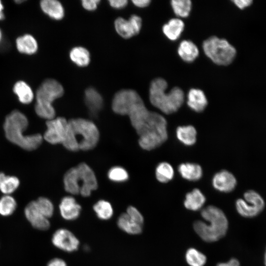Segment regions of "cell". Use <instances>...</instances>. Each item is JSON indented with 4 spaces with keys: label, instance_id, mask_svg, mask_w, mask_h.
Returning a JSON list of instances; mask_svg holds the SVG:
<instances>
[{
    "label": "cell",
    "instance_id": "6da1fadb",
    "mask_svg": "<svg viewBox=\"0 0 266 266\" xmlns=\"http://www.w3.org/2000/svg\"><path fill=\"white\" fill-rule=\"evenodd\" d=\"M126 115L139 136L138 143L142 149L152 150L166 140V119L158 113L149 111L138 94L129 106Z\"/></svg>",
    "mask_w": 266,
    "mask_h": 266
},
{
    "label": "cell",
    "instance_id": "7a4b0ae2",
    "mask_svg": "<svg viewBox=\"0 0 266 266\" xmlns=\"http://www.w3.org/2000/svg\"><path fill=\"white\" fill-rule=\"evenodd\" d=\"M68 130L62 144L67 150L87 151L94 148L99 139V132L91 121L83 118L72 119L68 121Z\"/></svg>",
    "mask_w": 266,
    "mask_h": 266
},
{
    "label": "cell",
    "instance_id": "3957f363",
    "mask_svg": "<svg viewBox=\"0 0 266 266\" xmlns=\"http://www.w3.org/2000/svg\"><path fill=\"white\" fill-rule=\"evenodd\" d=\"M29 124L27 117L19 110H15L5 118L3 129L6 138L22 149L32 151L41 144L43 136L40 133L26 135L23 133Z\"/></svg>",
    "mask_w": 266,
    "mask_h": 266
},
{
    "label": "cell",
    "instance_id": "277c9868",
    "mask_svg": "<svg viewBox=\"0 0 266 266\" xmlns=\"http://www.w3.org/2000/svg\"><path fill=\"white\" fill-rule=\"evenodd\" d=\"M200 214L204 220L209 223L197 220L194 223L193 228L203 241L213 242L226 235L229 223L226 216L221 209L214 205H209L201 210Z\"/></svg>",
    "mask_w": 266,
    "mask_h": 266
},
{
    "label": "cell",
    "instance_id": "5b68a950",
    "mask_svg": "<svg viewBox=\"0 0 266 266\" xmlns=\"http://www.w3.org/2000/svg\"><path fill=\"white\" fill-rule=\"evenodd\" d=\"M167 84L161 78L153 80L150 84L149 98L152 104L165 114L177 111L184 102V94L179 87L172 88L167 93Z\"/></svg>",
    "mask_w": 266,
    "mask_h": 266
},
{
    "label": "cell",
    "instance_id": "8992f818",
    "mask_svg": "<svg viewBox=\"0 0 266 266\" xmlns=\"http://www.w3.org/2000/svg\"><path fill=\"white\" fill-rule=\"evenodd\" d=\"M63 181L65 190L72 195L80 194L87 197L98 188L94 171L84 163L68 170L64 175Z\"/></svg>",
    "mask_w": 266,
    "mask_h": 266
},
{
    "label": "cell",
    "instance_id": "52a82bcc",
    "mask_svg": "<svg viewBox=\"0 0 266 266\" xmlns=\"http://www.w3.org/2000/svg\"><path fill=\"white\" fill-rule=\"evenodd\" d=\"M64 92L62 85L53 79L45 80L36 92L35 111L40 117L47 120L55 116V110L53 102L61 97Z\"/></svg>",
    "mask_w": 266,
    "mask_h": 266
},
{
    "label": "cell",
    "instance_id": "ba28073f",
    "mask_svg": "<svg viewBox=\"0 0 266 266\" xmlns=\"http://www.w3.org/2000/svg\"><path fill=\"white\" fill-rule=\"evenodd\" d=\"M202 47L206 55L218 65L230 64L236 54L235 48L227 40L215 36L205 40Z\"/></svg>",
    "mask_w": 266,
    "mask_h": 266
},
{
    "label": "cell",
    "instance_id": "9c48e42d",
    "mask_svg": "<svg viewBox=\"0 0 266 266\" xmlns=\"http://www.w3.org/2000/svg\"><path fill=\"white\" fill-rule=\"evenodd\" d=\"M244 199H239L235 201V207L238 213L245 218H253L258 216L264 210L265 202L263 197L254 190H248L244 193Z\"/></svg>",
    "mask_w": 266,
    "mask_h": 266
},
{
    "label": "cell",
    "instance_id": "30bf717a",
    "mask_svg": "<svg viewBox=\"0 0 266 266\" xmlns=\"http://www.w3.org/2000/svg\"><path fill=\"white\" fill-rule=\"evenodd\" d=\"M47 129L43 138L52 144H63L68 130V121L64 117H57L47 120Z\"/></svg>",
    "mask_w": 266,
    "mask_h": 266
},
{
    "label": "cell",
    "instance_id": "8fae6325",
    "mask_svg": "<svg viewBox=\"0 0 266 266\" xmlns=\"http://www.w3.org/2000/svg\"><path fill=\"white\" fill-rule=\"evenodd\" d=\"M51 240L56 247L68 252L77 250L79 244L76 236L65 229L57 230L53 234Z\"/></svg>",
    "mask_w": 266,
    "mask_h": 266
},
{
    "label": "cell",
    "instance_id": "7c38bea8",
    "mask_svg": "<svg viewBox=\"0 0 266 266\" xmlns=\"http://www.w3.org/2000/svg\"><path fill=\"white\" fill-rule=\"evenodd\" d=\"M24 215L32 226L41 231L48 230L50 226L48 218L43 216L37 209L35 201H30L24 209Z\"/></svg>",
    "mask_w": 266,
    "mask_h": 266
},
{
    "label": "cell",
    "instance_id": "4fadbf2b",
    "mask_svg": "<svg viewBox=\"0 0 266 266\" xmlns=\"http://www.w3.org/2000/svg\"><path fill=\"white\" fill-rule=\"evenodd\" d=\"M212 185L217 191L229 193L234 189L236 186V179L233 173L226 170L216 173L212 178Z\"/></svg>",
    "mask_w": 266,
    "mask_h": 266
},
{
    "label": "cell",
    "instance_id": "5bb4252c",
    "mask_svg": "<svg viewBox=\"0 0 266 266\" xmlns=\"http://www.w3.org/2000/svg\"><path fill=\"white\" fill-rule=\"evenodd\" d=\"M60 214L66 220H73L78 218L81 209L74 198L71 196L65 197L59 204Z\"/></svg>",
    "mask_w": 266,
    "mask_h": 266
},
{
    "label": "cell",
    "instance_id": "9a60e30c",
    "mask_svg": "<svg viewBox=\"0 0 266 266\" xmlns=\"http://www.w3.org/2000/svg\"><path fill=\"white\" fill-rule=\"evenodd\" d=\"M84 100L90 114L94 116L96 115L103 107L102 97L94 88L90 87L85 90Z\"/></svg>",
    "mask_w": 266,
    "mask_h": 266
},
{
    "label": "cell",
    "instance_id": "2e32d148",
    "mask_svg": "<svg viewBox=\"0 0 266 266\" xmlns=\"http://www.w3.org/2000/svg\"><path fill=\"white\" fill-rule=\"evenodd\" d=\"M187 104L196 112L202 111L207 104V100L203 92L198 89H191L187 95Z\"/></svg>",
    "mask_w": 266,
    "mask_h": 266
},
{
    "label": "cell",
    "instance_id": "e0dca14e",
    "mask_svg": "<svg viewBox=\"0 0 266 266\" xmlns=\"http://www.w3.org/2000/svg\"><path fill=\"white\" fill-rule=\"evenodd\" d=\"M40 6L44 13L54 20H61L64 16V7L58 0H42L40 2Z\"/></svg>",
    "mask_w": 266,
    "mask_h": 266
},
{
    "label": "cell",
    "instance_id": "ac0fdd59",
    "mask_svg": "<svg viewBox=\"0 0 266 266\" xmlns=\"http://www.w3.org/2000/svg\"><path fill=\"white\" fill-rule=\"evenodd\" d=\"M205 200L202 193L199 189H194L186 194L184 205L188 210L197 211L202 207Z\"/></svg>",
    "mask_w": 266,
    "mask_h": 266
},
{
    "label": "cell",
    "instance_id": "d6986e66",
    "mask_svg": "<svg viewBox=\"0 0 266 266\" xmlns=\"http://www.w3.org/2000/svg\"><path fill=\"white\" fill-rule=\"evenodd\" d=\"M178 170L183 178L189 181H197L202 175L201 166L195 163H182L178 166Z\"/></svg>",
    "mask_w": 266,
    "mask_h": 266
},
{
    "label": "cell",
    "instance_id": "ffe728a7",
    "mask_svg": "<svg viewBox=\"0 0 266 266\" xmlns=\"http://www.w3.org/2000/svg\"><path fill=\"white\" fill-rule=\"evenodd\" d=\"M16 47L21 53L32 55L37 50L38 44L35 38L31 34H26L19 36L16 40Z\"/></svg>",
    "mask_w": 266,
    "mask_h": 266
},
{
    "label": "cell",
    "instance_id": "44dd1931",
    "mask_svg": "<svg viewBox=\"0 0 266 266\" xmlns=\"http://www.w3.org/2000/svg\"><path fill=\"white\" fill-rule=\"evenodd\" d=\"M13 91L19 101L23 104H29L33 100L34 94L32 89L24 81L16 82L13 86Z\"/></svg>",
    "mask_w": 266,
    "mask_h": 266
},
{
    "label": "cell",
    "instance_id": "7402d4cb",
    "mask_svg": "<svg viewBox=\"0 0 266 266\" xmlns=\"http://www.w3.org/2000/svg\"><path fill=\"white\" fill-rule=\"evenodd\" d=\"M117 33L124 38H129L139 33L133 23L122 17L117 18L114 22Z\"/></svg>",
    "mask_w": 266,
    "mask_h": 266
},
{
    "label": "cell",
    "instance_id": "603a6c76",
    "mask_svg": "<svg viewBox=\"0 0 266 266\" xmlns=\"http://www.w3.org/2000/svg\"><path fill=\"white\" fill-rule=\"evenodd\" d=\"M197 134L196 129L191 125L179 126L176 130L178 140L187 146L195 144L197 140Z\"/></svg>",
    "mask_w": 266,
    "mask_h": 266
},
{
    "label": "cell",
    "instance_id": "cb8c5ba5",
    "mask_svg": "<svg viewBox=\"0 0 266 266\" xmlns=\"http://www.w3.org/2000/svg\"><path fill=\"white\" fill-rule=\"evenodd\" d=\"M178 53L184 61L192 62L198 57L199 49L191 41L183 40L179 46Z\"/></svg>",
    "mask_w": 266,
    "mask_h": 266
},
{
    "label": "cell",
    "instance_id": "d4e9b609",
    "mask_svg": "<svg viewBox=\"0 0 266 266\" xmlns=\"http://www.w3.org/2000/svg\"><path fill=\"white\" fill-rule=\"evenodd\" d=\"M184 28L183 22L179 19L174 18L163 27V31L170 40H176L181 34Z\"/></svg>",
    "mask_w": 266,
    "mask_h": 266
},
{
    "label": "cell",
    "instance_id": "484cf974",
    "mask_svg": "<svg viewBox=\"0 0 266 266\" xmlns=\"http://www.w3.org/2000/svg\"><path fill=\"white\" fill-rule=\"evenodd\" d=\"M117 225L122 230L131 234H139L142 230V225L131 219L126 213L122 214L119 217Z\"/></svg>",
    "mask_w": 266,
    "mask_h": 266
},
{
    "label": "cell",
    "instance_id": "4316f807",
    "mask_svg": "<svg viewBox=\"0 0 266 266\" xmlns=\"http://www.w3.org/2000/svg\"><path fill=\"white\" fill-rule=\"evenodd\" d=\"M70 60L77 66H86L90 62V54L84 47L77 46L73 47L69 52Z\"/></svg>",
    "mask_w": 266,
    "mask_h": 266
},
{
    "label": "cell",
    "instance_id": "83f0119b",
    "mask_svg": "<svg viewBox=\"0 0 266 266\" xmlns=\"http://www.w3.org/2000/svg\"><path fill=\"white\" fill-rule=\"evenodd\" d=\"M19 179L14 176L6 175L0 172V191L4 195H10L18 188Z\"/></svg>",
    "mask_w": 266,
    "mask_h": 266
},
{
    "label": "cell",
    "instance_id": "f1b7e54d",
    "mask_svg": "<svg viewBox=\"0 0 266 266\" xmlns=\"http://www.w3.org/2000/svg\"><path fill=\"white\" fill-rule=\"evenodd\" d=\"M174 174L172 166L167 162L160 163L156 168V177L161 183H166L171 180L174 176Z\"/></svg>",
    "mask_w": 266,
    "mask_h": 266
},
{
    "label": "cell",
    "instance_id": "f546056e",
    "mask_svg": "<svg viewBox=\"0 0 266 266\" xmlns=\"http://www.w3.org/2000/svg\"><path fill=\"white\" fill-rule=\"evenodd\" d=\"M16 200L10 195H4L0 199V215L8 217L11 215L17 208Z\"/></svg>",
    "mask_w": 266,
    "mask_h": 266
},
{
    "label": "cell",
    "instance_id": "4dcf8cb0",
    "mask_svg": "<svg viewBox=\"0 0 266 266\" xmlns=\"http://www.w3.org/2000/svg\"><path fill=\"white\" fill-rule=\"evenodd\" d=\"M185 259L190 266H204L206 262L205 255L194 248L186 251Z\"/></svg>",
    "mask_w": 266,
    "mask_h": 266
},
{
    "label": "cell",
    "instance_id": "1f68e13d",
    "mask_svg": "<svg viewBox=\"0 0 266 266\" xmlns=\"http://www.w3.org/2000/svg\"><path fill=\"white\" fill-rule=\"evenodd\" d=\"M93 209L97 217L101 220H108L113 215V208L107 201L100 200L93 206Z\"/></svg>",
    "mask_w": 266,
    "mask_h": 266
},
{
    "label": "cell",
    "instance_id": "d6a6232c",
    "mask_svg": "<svg viewBox=\"0 0 266 266\" xmlns=\"http://www.w3.org/2000/svg\"><path fill=\"white\" fill-rule=\"evenodd\" d=\"M171 5L177 16L186 17L190 13L192 3L190 0H172Z\"/></svg>",
    "mask_w": 266,
    "mask_h": 266
},
{
    "label": "cell",
    "instance_id": "836d02e7",
    "mask_svg": "<svg viewBox=\"0 0 266 266\" xmlns=\"http://www.w3.org/2000/svg\"><path fill=\"white\" fill-rule=\"evenodd\" d=\"M35 201L38 210L45 217L49 218L54 213V205L48 198L39 197Z\"/></svg>",
    "mask_w": 266,
    "mask_h": 266
},
{
    "label": "cell",
    "instance_id": "e575fe53",
    "mask_svg": "<svg viewBox=\"0 0 266 266\" xmlns=\"http://www.w3.org/2000/svg\"><path fill=\"white\" fill-rule=\"evenodd\" d=\"M108 178L114 182H122L126 181L129 178L127 171L121 166H114L108 172Z\"/></svg>",
    "mask_w": 266,
    "mask_h": 266
},
{
    "label": "cell",
    "instance_id": "d590c367",
    "mask_svg": "<svg viewBox=\"0 0 266 266\" xmlns=\"http://www.w3.org/2000/svg\"><path fill=\"white\" fill-rule=\"evenodd\" d=\"M126 213L133 220L142 225L144 222L143 217L135 207L130 206L127 208Z\"/></svg>",
    "mask_w": 266,
    "mask_h": 266
},
{
    "label": "cell",
    "instance_id": "8d00e7d4",
    "mask_svg": "<svg viewBox=\"0 0 266 266\" xmlns=\"http://www.w3.org/2000/svg\"><path fill=\"white\" fill-rule=\"evenodd\" d=\"M98 0H83L82 5L84 8L89 11L95 10L99 3Z\"/></svg>",
    "mask_w": 266,
    "mask_h": 266
},
{
    "label": "cell",
    "instance_id": "74e56055",
    "mask_svg": "<svg viewBox=\"0 0 266 266\" xmlns=\"http://www.w3.org/2000/svg\"><path fill=\"white\" fill-rule=\"evenodd\" d=\"M109 3L111 7L116 9H121L127 5L128 1L127 0H110Z\"/></svg>",
    "mask_w": 266,
    "mask_h": 266
},
{
    "label": "cell",
    "instance_id": "f35d334b",
    "mask_svg": "<svg viewBox=\"0 0 266 266\" xmlns=\"http://www.w3.org/2000/svg\"><path fill=\"white\" fill-rule=\"evenodd\" d=\"M232 1L240 9L249 7L253 3V1L251 0H234Z\"/></svg>",
    "mask_w": 266,
    "mask_h": 266
},
{
    "label": "cell",
    "instance_id": "ab89813d",
    "mask_svg": "<svg viewBox=\"0 0 266 266\" xmlns=\"http://www.w3.org/2000/svg\"><path fill=\"white\" fill-rule=\"evenodd\" d=\"M47 266H67V265L63 260L60 258H54L48 263Z\"/></svg>",
    "mask_w": 266,
    "mask_h": 266
},
{
    "label": "cell",
    "instance_id": "60d3db41",
    "mask_svg": "<svg viewBox=\"0 0 266 266\" xmlns=\"http://www.w3.org/2000/svg\"><path fill=\"white\" fill-rule=\"evenodd\" d=\"M216 266H240V263L235 258H232L226 263H220Z\"/></svg>",
    "mask_w": 266,
    "mask_h": 266
},
{
    "label": "cell",
    "instance_id": "b9f144b4",
    "mask_svg": "<svg viewBox=\"0 0 266 266\" xmlns=\"http://www.w3.org/2000/svg\"><path fill=\"white\" fill-rule=\"evenodd\" d=\"M133 3L136 6L139 7H145L148 6L150 0H133Z\"/></svg>",
    "mask_w": 266,
    "mask_h": 266
},
{
    "label": "cell",
    "instance_id": "7bdbcfd3",
    "mask_svg": "<svg viewBox=\"0 0 266 266\" xmlns=\"http://www.w3.org/2000/svg\"><path fill=\"white\" fill-rule=\"evenodd\" d=\"M3 5L0 0V20L3 19L4 14L3 13Z\"/></svg>",
    "mask_w": 266,
    "mask_h": 266
},
{
    "label": "cell",
    "instance_id": "ee69618b",
    "mask_svg": "<svg viewBox=\"0 0 266 266\" xmlns=\"http://www.w3.org/2000/svg\"><path fill=\"white\" fill-rule=\"evenodd\" d=\"M1 36H2V34H1V32L0 30V41L1 40Z\"/></svg>",
    "mask_w": 266,
    "mask_h": 266
},
{
    "label": "cell",
    "instance_id": "f6af8a7d",
    "mask_svg": "<svg viewBox=\"0 0 266 266\" xmlns=\"http://www.w3.org/2000/svg\"><path fill=\"white\" fill-rule=\"evenodd\" d=\"M265 255H266V252Z\"/></svg>",
    "mask_w": 266,
    "mask_h": 266
}]
</instances>
